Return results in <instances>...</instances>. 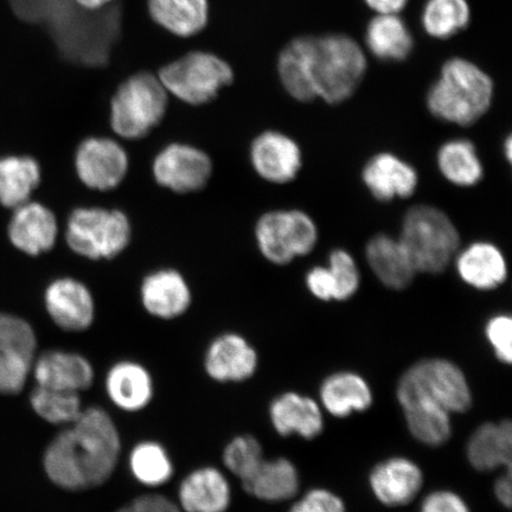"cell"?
Segmentation results:
<instances>
[{"mask_svg": "<svg viewBox=\"0 0 512 512\" xmlns=\"http://www.w3.org/2000/svg\"><path fill=\"white\" fill-rule=\"evenodd\" d=\"M120 446L110 414L100 407H89L48 445L44 470L51 482L64 490L98 488L113 475Z\"/></svg>", "mask_w": 512, "mask_h": 512, "instance_id": "obj_1", "label": "cell"}, {"mask_svg": "<svg viewBox=\"0 0 512 512\" xmlns=\"http://www.w3.org/2000/svg\"><path fill=\"white\" fill-rule=\"evenodd\" d=\"M22 21L44 25L64 59L86 67H104L119 40L121 11L110 4L89 11L75 0H10Z\"/></svg>", "mask_w": 512, "mask_h": 512, "instance_id": "obj_2", "label": "cell"}, {"mask_svg": "<svg viewBox=\"0 0 512 512\" xmlns=\"http://www.w3.org/2000/svg\"><path fill=\"white\" fill-rule=\"evenodd\" d=\"M490 76L465 59L448 60L427 94V107L444 123L471 126L490 110L494 100Z\"/></svg>", "mask_w": 512, "mask_h": 512, "instance_id": "obj_3", "label": "cell"}, {"mask_svg": "<svg viewBox=\"0 0 512 512\" xmlns=\"http://www.w3.org/2000/svg\"><path fill=\"white\" fill-rule=\"evenodd\" d=\"M366 72V54L351 37L312 38L309 74L316 99L330 105L342 104L355 94Z\"/></svg>", "mask_w": 512, "mask_h": 512, "instance_id": "obj_4", "label": "cell"}, {"mask_svg": "<svg viewBox=\"0 0 512 512\" xmlns=\"http://www.w3.org/2000/svg\"><path fill=\"white\" fill-rule=\"evenodd\" d=\"M399 240L418 273L444 272L460 248L456 224L443 210L427 204L407 211Z\"/></svg>", "mask_w": 512, "mask_h": 512, "instance_id": "obj_5", "label": "cell"}, {"mask_svg": "<svg viewBox=\"0 0 512 512\" xmlns=\"http://www.w3.org/2000/svg\"><path fill=\"white\" fill-rule=\"evenodd\" d=\"M166 107L168 91L159 78L146 72L134 74L113 96V131L126 139L143 138L163 120Z\"/></svg>", "mask_w": 512, "mask_h": 512, "instance_id": "obj_6", "label": "cell"}, {"mask_svg": "<svg viewBox=\"0 0 512 512\" xmlns=\"http://www.w3.org/2000/svg\"><path fill=\"white\" fill-rule=\"evenodd\" d=\"M400 405L424 401L450 414L469 411L472 394L462 370L447 360H426L414 364L402 375L398 386Z\"/></svg>", "mask_w": 512, "mask_h": 512, "instance_id": "obj_7", "label": "cell"}, {"mask_svg": "<svg viewBox=\"0 0 512 512\" xmlns=\"http://www.w3.org/2000/svg\"><path fill=\"white\" fill-rule=\"evenodd\" d=\"M159 80L176 98L198 106L208 104L229 86L234 72L219 56L192 51L160 70Z\"/></svg>", "mask_w": 512, "mask_h": 512, "instance_id": "obj_8", "label": "cell"}, {"mask_svg": "<svg viewBox=\"0 0 512 512\" xmlns=\"http://www.w3.org/2000/svg\"><path fill=\"white\" fill-rule=\"evenodd\" d=\"M66 238L69 247L85 258L112 259L128 246L131 224L119 210L80 208L69 217Z\"/></svg>", "mask_w": 512, "mask_h": 512, "instance_id": "obj_9", "label": "cell"}, {"mask_svg": "<svg viewBox=\"0 0 512 512\" xmlns=\"http://www.w3.org/2000/svg\"><path fill=\"white\" fill-rule=\"evenodd\" d=\"M262 255L275 265H287L316 248L319 234L315 221L303 210H274L262 215L255 227Z\"/></svg>", "mask_w": 512, "mask_h": 512, "instance_id": "obj_10", "label": "cell"}, {"mask_svg": "<svg viewBox=\"0 0 512 512\" xmlns=\"http://www.w3.org/2000/svg\"><path fill=\"white\" fill-rule=\"evenodd\" d=\"M37 338L22 318L0 313V394L22 392L36 361Z\"/></svg>", "mask_w": 512, "mask_h": 512, "instance_id": "obj_11", "label": "cell"}, {"mask_svg": "<svg viewBox=\"0 0 512 512\" xmlns=\"http://www.w3.org/2000/svg\"><path fill=\"white\" fill-rule=\"evenodd\" d=\"M213 171L210 158L185 144H171L160 151L153 163V175L164 188L188 194L206 187Z\"/></svg>", "mask_w": 512, "mask_h": 512, "instance_id": "obj_12", "label": "cell"}, {"mask_svg": "<svg viewBox=\"0 0 512 512\" xmlns=\"http://www.w3.org/2000/svg\"><path fill=\"white\" fill-rule=\"evenodd\" d=\"M75 166L88 188L107 191L124 181L128 158L123 147L114 140L89 138L79 146Z\"/></svg>", "mask_w": 512, "mask_h": 512, "instance_id": "obj_13", "label": "cell"}, {"mask_svg": "<svg viewBox=\"0 0 512 512\" xmlns=\"http://www.w3.org/2000/svg\"><path fill=\"white\" fill-rule=\"evenodd\" d=\"M251 162L256 174L274 184L297 178L303 166L302 150L296 140L277 131L256 137L251 147Z\"/></svg>", "mask_w": 512, "mask_h": 512, "instance_id": "obj_14", "label": "cell"}, {"mask_svg": "<svg viewBox=\"0 0 512 512\" xmlns=\"http://www.w3.org/2000/svg\"><path fill=\"white\" fill-rule=\"evenodd\" d=\"M44 300L49 316L64 331H85L94 322L95 307L92 294L78 280H55L47 288Z\"/></svg>", "mask_w": 512, "mask_h": 512, "instance_id": "obj_15", "label": "cell"}, {"mask_svg": "<svg viewBox=\"0 0 512 512\" xmlns=\"http://www.w3.org/2000/svg\"><path fill=\"white\" fill-rule=\"evenodd\" d=\"M362 179L370 194L381 202L411 197L419 185L418 172L413 166L390 152L377 153L369 159Z\"/></svg>", "mask_w": 512, "mask_h": 512, "instance_id": "obj_16", "label": "cell"}, {"mask_svg": "<svg viewBox=\"0 0 512 512\" xmlns=\"http://www.w3.org/2000/svg\"><path fill=\"white\" fill-rule=\"evenodd\" d=\"M37 386L80 393L92 387L94 370L87 358L61 350L44 352L34 364Z\"/></svg>", "mask_w": 512, "mask_h": 512, "instance_id": "obj_17", "label": "cell"}, {"mask_svg": "<svg viewBox=\"0 0 512 512\" xmlns=\"http://www.w3.org/2000/svg\"><path fill=\"white\" fill-rule=\"evenodd\" d=\"M424 475L418 465L407 458H392L375 467L370 475V488L387 507L411 503L419 494Z\"/></svg>", "mask_w": 512, "mask_h": 512, "instance_id": "obj_18", "label": "cell"}, {"mask_svg": "<svg viewBox=\"0 0 512 512\" xmlns=\"http://www.w3.org/2000/svg\"><path fill=\"white\" fill-rule=\"evenodd\" d=\"M207 374L219 382H242L258 368V354L245 338L227 334L211 343L204 361Z\"/></svg>", "mask_w": 512, "mask_h": 512, "instance_id": "obj_19", "label": "cell"}, {"mask_svg": "<svg viewBox=\"0 0 512 512\" xmlns=\"http://www.w3.org/2000/svg\"><path fill=\"white\" fill-rule=\"evenodd\" d=\"M454 260L460 279L478 291L496 290L508 279L507 259L494 243L473 242Z\"/></svg>", "mask_w": 512, "mask_h": 512, "instance_id": "obj_20", "label": "cell"}, {"mask_svg": "<svg viewBox=\"0 0 512 512\" xmlns=\"http://www.w3.org/2000/svg\"><path fill=\"white\" fill-rule=\"evenodd\" d=\"M57 223L53 213L40 203H24L16 208L9 224V238L19 251L40 255L54 247Z\"/></svg>", "mask_w": 512, "mask_h": 512, "instance_id": "obj_21", "label": "cell"}, {"mask_svg": "<svg viewBox=\"0 0 512 512\" xmlns=\"http://www.w3.org/2000/svg\"><path fill=\"white\" fill-rule=\"evenodd\" d=\"M366 259L375 277L390 290H405L418 274L406 249L393 236L379 234L370 239Z\"/></svg>", "mask_w": 512, "mask_h": 512, "instance_id": "obj_22", "label": "cell"}, {"mask_svg": "<svg viewBox=\"0 0 512 512\" xmlns=\"http://www.w3.org/2000/svg\"><path fill=\"white\" fill-rule=\"evenodd\" d=\"M270 416L273 427L283 437L297 433L304 439H315L323 432L324 420L318 403L307 396L286 393L272 402Z\"/></svg>", "mask_w": 512, "mask_h": 512, "instance_id": "obj_23", "label": "cell"}, {"mask_svg": "<svg viewBox=\"0 0 512 512\" xmlns=\"http://www.w3.org/2000/svg\"><path fill=\"white\" fill-rule=\"evenodd\" d=\"M230 498L228 480L215 467L191 472L179 488V501L187 512H226Z\"/></svg>", "mask_w": 512, "mask_h": 512, "instance_id": "obj_24", "label": "cell"}, {"mask_svg": "<svg viewBox=\"0 0 512 512\" xmlns=\"http://www.w3.org/2000/svg\"><path fill=\"white\" fill-rule=\"evenodd\" d=\"M142 299L150 315L172 319L183 315L189 309L191 293L181 274L163 270L144 279Z\"/></svg>", "mask_w": 512, "mask_h": 512, "instance_id": "obj_25", "label": "cell"}, {"mask_svg": "<svg viewBox=\"0 0 512 512\" xmlns=\"http://www.w3.org/2000/svg\"><path fill=\"white\" fill-rule=\"evenodd\" d=\"M106 390L115 406L126 412H137L151 402L153 382L149 371L143 366L124 361L108 371Z\"/></svg>", "mask_w": 512, "mask_h": 512, "instance_id": "obj_26", "label": "cell"}, {"mask_svg": "<svg viewBox=\"0 0 512 512\" xmlns=\"http://www.w3.org/2000/svg\"><path fill=\"white\" fill-rule=\"evenodd\" d=\"M320 400L331 415L347 418L352 413L367 411L373 403V392L362 376L343 371L323 382Z\"/></svg>", "mask_w": 512, "mask_h": 512, "instance_id": "obj_27", "label": "cell"}, {"mask_svg": "<svg viewBox=\"0 0 512 512\" xmlns=\"http://www.w3.org/2000/svg\"><path fill=\"white\" fill-rule=\"evenodd\" d=\"M467 458L478 471L488 472L498 467H511V422L505 420L499 424L480 426L467 445Z\"/></svg>", "mask_w": 512, "mask_h": 512, "instance_id": "obj_28", "label": "cell"}, {"mask_svg": "<svg viewBox=\"0 0 512 512\" xmlns=\"http://www.w3.org/2000/svg\"><path fill=\"white\" fill-rule=\"evenodd\" d=\"M247 494L261 501L281 502L296 496L299 490V475L290 460H262L251 476L243 480Z\"/></svg>", "mask_w": 512, "mask_h": 512, "instance_id": "obj_29", "label": "cell"}, {"mask_svg": "<svg viewBox=\"0 0 512 512\" xmlns=\"http://www.w3.org/2000/svg\"><path fill=\"white\" fill-rule=\"evenodd\" d=\"M147 5L153 21L179 37L197 35L209 21L208 0H149Z\"/></svg>", "mask_w": 512, "mask_h": 512, "instance_id": "obj_30", "label": "cell"}, {"mask_svg": "<svg viewBox=\"0 0 512 512\" xmlns=\"http://www.w3.org/2000/svg\"><path fill=\"white\" fill-rule=\"evenodd\" d=\"M366 42L371 54L383 61L406 60L413 50V37L399 14L377 15L368 25Z\"/></svg>", "mask_w": 512, "mask_h": 512, "instance_id": "obj_31", "label": "cell"}, {"mask_svg": "<svg viewBox=\"0 0 512 512\" xmlns=\"http://www.w3.org/2000/svg\"><path fill=\"white\" fill-rule=\"evenodd\" d=\"M437 164L446 181L459 188L475 187L484 176L482 160L470 140L446 142L438 151Z\"/></svg>", "mask_w": 512, "mask_h": 512, "instance_id": "obj_32", "label": "cell"}, {"mask_svg": "<svg viewBox=\"0 0 512 512\" xmlns=\"http://www.w3.org/2000/svg\"><path fill=\"white\" fill-rule=\"evenodd\" d=\"M41 181V168L34 158H0V203L16 209L27 203Z\"/></svg>", "mask_w": 512, "mask_h": 512, "instance_id": "obj_33", "label": "cell"}, {"mask_svg": "<svg viewBox=\"0 0 512 512\" xmlns=\"http://www.w3.org/2000/svg\"><path fill=\"white\" fill-rule=\"evenodd\" d=\"M312 37H300L288 43L279 56L278 72L286 92L300 102L316 99L310 81L309 55Z\"/></svg>", "mask_w": 512, "mask_h": 512, "instance_id": "obj_34", "label": "cell"}, {"mask_svg": "<svg viewBox=\"0 0 512 512\" xmlns=\"http://www.w3.org/2000/svg\"><path fill=\"white\" fill-rule=\"evenodd\" d=\"M409 431L428 446H440L451 437V414L430 402L412 401L401 405Z\"/></svg>", "mask_w": 512, "mask_h": 512, "instance_id": "obj_35", "label": "cell"}, {"mask_svg": "<svg viewBox=\"0 0 512 512\" xmlns=\"http://www.w3.org/2000/svg\"><path fill=\"white\" fill-rule=\"evenodd\" d=\"M471 9L466 0H428L422 25L428 35L447 40L469 25Z\"/></svg>", "mask_w": 512, "mask_h": 512, "instance_id": "obj_36", "label": "cell"}, {"mask_svg": "<svg viewBox=\"0 0 512 512\" xmlns=\"http://www.w3.org/2000/svg\"><path fill=\"white\" fill-rule=\"evenodd\" d=\"M130 469L134 478L146 486L164 485L174 475V465L162 445L144 441L130 454Z\"/></svg>", "mask_w": 512, "mask_h": 512, "instance_id": "obj_37", "label": "cell"}, {"mask_svg": "<svg viewBox=\"0 0 512 512\" xmlns=\"http://www.w3.org/2000/svg\"><path fill=\"white\" fill-rule=\"evenodd\" d=\"M32 409L54 425L73 424L82 413L79 393L36 386L30 395Z\"/></svg>", "mask_w": 512, "mask_h": 512, "instance_id": "obj_38", "label": "cell"}, {"mask_svg": "<svg viewBox=\"0 0 512 512\" xmlns=\"http://www.w3.org/2000/svg\"><path fill=\"white\" fill-rule=\"evenodd\" d=\"M326 268L334 300L344 302L354 297L361 285V273L354 256L344 249H335L329 255Z\"/></svg>", "mask_w": 512, "mask_h": 512, "instance_id": "obj_39", "label": "cell"}, {"mask_svg": "<svg viewBox=\"0 0 512 512\" xmlns=\"http://www.w3.org/2000/svg\"><path fill=\"white\" fill-rule=\"evenodd\" d=\"M262 447L251 435H242L227 445L223 453V462L236 477L246 480L262 463Z\"/></svg>", "mask_w": 512, "mask_h": 512, "instance_id": "obj_40", "label": "cell"}, {"mask_svg": "<svg viewBox=\"0 0 512 512\" xmlns=\"http://www.w3.org/2000/svg\"><path fill=\"white\" fill-rule=\"evenodd\" d=\"M485 331L498 360L510 364L512 361V319L510 316L498 315L491 318Z\"/></svg>", "mask_w": 512, "mask_h": 512, "instance_id": "obj_41", "label": "cell"}, {"mask_svg": "<svg viewBox=\"0 0 512 512\" xmlns=\"http://www.w3.org/2000/svg\"><path fill=\"white\" fill-rule=\"evenodd\" d=\"M290 512H347L341 498L324 489L307 492Z\"/></svg>", "mask_w": 512, "mask_h": 512, "instance_id": "obj_42", "label": "cell"}, {"mask_svg": "<svg viewBox=\"0 0 512 512\" xmlns=\"http://www.w3.org/2000/svg\"><path fill=\"white\" fill-rule=\"evenodd\" d=\"M421 512H470L464 499L451 491H437L421 505Z\"/></svg>", "mask_w": 512, "mask_h": 512, "instance_id": "obj_43", "label": "cell"}, {"mask_svg": "<svg viewBox=\"0 0 512 512\" xmlns=\"http://www.w3.org/2000/svg\"><path fill=\"white\" fill-rule=\"evenodd\" d=\"M133 512H182L168 497L157 494L143 495L132 502Z\"/></svg>", "mask_w": 512, "mask_h": 512, "instance_id": "obj_44", "label": "cell"}, {"mask_svg": "<svg viewBox=\"0 0 512 512\" xmlns=\"http://www.w3.org/2000/svg\"><path fill=\"white\" fill-rule=\"evenodd\" d=\"M370 9L379 15L399 14L406 8L408 0H364Z\"/></svg>", "mask_w": 512, "mask_h": 512, "instance_id": "obj_45", "label": "cell"}, {"mask_svg": "<svg viewBox=\"0 0 512 512\" xmlns=\"http://www.w3.org/2000/svg\"><path fill=\"white\" fill-rule=\"evenodd\" d=\"M495 494L498 501L501 502L504 507H511V471L508 469L507 475L499 478L495 486Z\"/></svg>", "mask_w": 512, "mask_h": 512, "instance_id": "obj_46", "label": "cell"}, {"mask_svg": "<svg viewBox=\"0 0 512 512\" xmlns=\"http://www.w3.org/2000/svg\"><path fill=\"white\" fill-rule=\"evenodd\" d=\"M113 0H75V3L80 6V8L96 11L106 8V6L112 4Z\"/></svg>", "mask_w": 512, "mask_h": 512, "instance_id": "obj_47", "label": "cell"}, {"mask_svg": "<svg viewBox=\"0 0 512 512\" xmlns=\"http://www.w3.org/2000/svg\"><path fill=\"white\" fill-rule=\"evenodd\" d=\"M504 152H505V156H507V159L509 160V163H510L511 158H512V139H511V137H508L507 140H505Z\"/></svg>", "mask_w": 512, "mask_h": 512, "instance_id": "obj_48", "label": "cell"}, {"mask_svg": "<svg viewBox=\"0 0 512 512\" xmlns=\"http://www.w3.org/2000/svg\"><path fill=\"white\" fill-rule=\"evenodd\" d=\"M117 512H133V511L130 507H127V508L120 509Z\"/></svg>", "mask_w": 512, "mask_h": 512, "instance_id": "obj_49", "label": "cell"}]
</instances>
